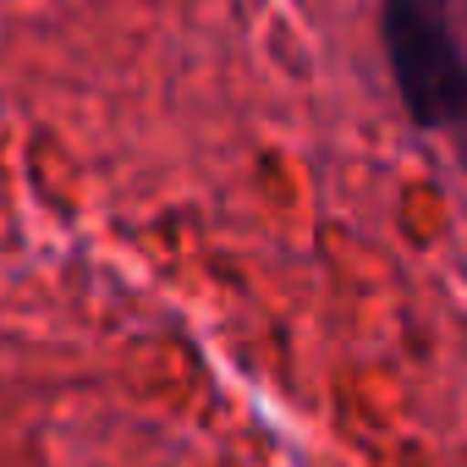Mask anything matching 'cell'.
I'll return each instance as SVG.
<instances>
[{
  "label": "cell",
  "instance_id": "6da1fadb",
  "mask_svg": "<svg viewBox=\"0 0 467 467\" xmlns=\"http://www.w3.org/2000/svg\"><path fill=\"white\" fill-rule=\"evenodd\" d=\"M379 39L407 116L423 132L467 127V50L451 0H379Z\"/></svg>",
  "mask_w": 467,
  "mask_h": 467
}]
</instances>
